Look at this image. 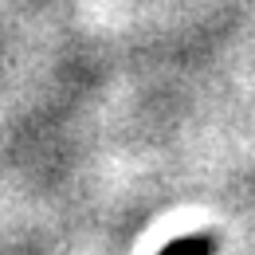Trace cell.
I'll return each mask as SVG.
<instances>
[{
    "instance_id": "6da1fadb",
    "label": "cell",
    "mask_w": 255,
    "mask_h": 255,
    "mask_svg": "<svg viewBox=\"0 0 255 255\" xmlns=\"http://www.w3.org/2000/svg\"><path fill=\"white\" fill-rule=\"evenodd\" d=\"M157 255H216V236L212 232H192V236L165 244Z\"/></svg>"
}]
</instances>
